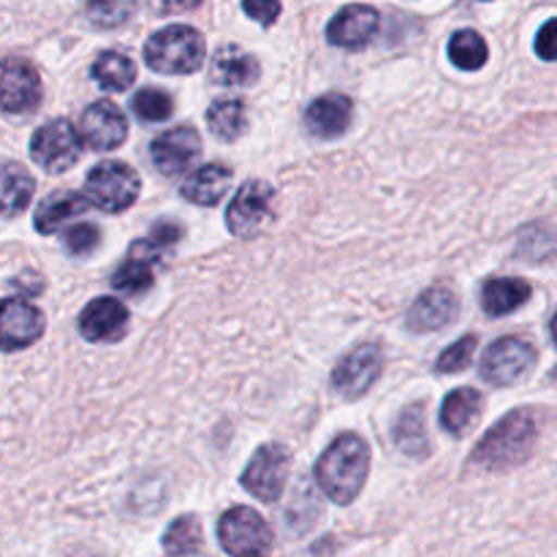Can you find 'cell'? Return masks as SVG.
<instances>
[{
	"mask_svg": "<svg viewBox=\"0 0 557 557\" xmlns=\"http://www.w3.org/2000/svg\"><path fill=\"white\" fill-rule=\"evenodd\" d=\"M479 411H482V395L462 386V389L451 392L441 406V428L451 435L468 433L479 419Z\"/></svg>",
	"mask_w": 557,
	"mask_h": 557,
	"instance_id": "cb8c5ba5",
	"label": "cell"
},
{
	"mask_svg": "<svg viewBox=\"0 0 557 557\" xmlns=\"http://www.w3.org/2000/svg\"><path fill=\"white\" fill-rule=\"evenodd\" d=\"M90 74H92V79L103 87V90L123 92V90H128L131 82L136 79V65H134V60L125 58L123 52H103L96 58Z\"/></svg>",
	"mask_w": 557,
	"mask_h": 557,
	"instance_id": "484cf974",
	"label": "cell"
},
{
	"mask_svg": "<svg viewBox=\"0 0 557 557\" xmlns=\"http://www.w3.org/2000/svg\"><path fill=\"white\" fill-rule=\"evenodd\" d=\"M272 199H275V190H272L264 180H248V183L234 194L232 205H228V232L237 234V237L243 239L259 237V234L275 221Z\"/></svg>",
	"mask_w": 557,
	"mask_h": 557,
	"instance_id": "8992f818",
	"label": "cell"
},
{
	"mask_svg": "<svg viewBox=\"0 0 557 557\" xmlns=\"http://www.w3.org/2000/svg\"><path fill=\"white\" fill-rule=\"evenodd\" d=\"M207 125H210V131L218 139L234 141L237 136L245 134V128H248L245 103L237 101V98H221V101H215L207 109Z\"/></svg>",
	"mask_w": 557,
	"mask_h": 557,
	"instance_id": "d4e9b609",
	"label": "cell"
},
{
	"mask_svg": "<svg viewBox=\"0 0 557 557\" xmlns=\"http://www.w3.org/2000/svg\"><path fill=\"white\" fill-rule=\"evenodd\" d=\"M82 136L69 120H52L41 125L30 139V156L47 172L60 174L79 161Z\"/></svg>",
	"mask_w": 557,
	"mask_h": 557,
	"instance_id": "ba28073f",
	"label": "cell"
},
{
	"mask_svg": "<svg viewBox=\"0 0 557 557\" xmlns=\"http://www.w3.org/2000/svg\"><path fill=\"white\" fill-rule=\"evenodd\" d=\"M98 243H101V232H98V226H92V223H79V226H74L65 234V250H69L71 256L92 253V250L98 248Z\"/></svg>",
	"mask_w": 557,
	"mask_h": 557,
	"instance_id": "d6a6232c",
	"label": "cell"
},
{
	"mask_svg": "<svg viewBox=\"0 0 557 557\" xmlns=\"http://www.w3.org/2000/svg\"><path fill=\"white\" fill-rule=\"evenodd\" d=\"M44 332V315L25 299H0V348L20 351L33 346Z\"/></svg>",
	"mask_w": 557,
	"mask_h": 557,
	"instance_id": "5bb4252c",
	"label": "cell"
},
{
	"mask_svg": "<svg viewBox=\"0 0 557 557\" xmlns=\"http://www.w3.org/2000/svg\"><path fill=\"white\" fill-rule=\"evenodd\" d=\"M536 54L542 60H557V20H549L542 30L536 33Z\"/></svg>",
	"mask_w": 557,
	"mask_h": 557,
	"instance_id": "d590c367",
	"label": "cell"
},
{
	"mask_svg": "<svg viewBox=\"0 0 557 557\" xmlns=\"http://www.w3.org/2000/svg\"><path fill=\"white\" fill-rule=\"evenodd\" d=\"M79 136L90 150H117L125 136H128V120H125L123 109L117 103L96 101L82 112Z\"/></svg>",
	"mask_w": 557,
	"mask_h": 557,
	"instance_id": "7c38bea8",
	"label": "cell"
},
{
	"mask_svg": "<svg viewBox=\"0 0 557 557\" xmlns=\"http://www.w3.org/2000/svg\"><path fill=\"white\" fill-rule=\"evenodd\" d=\"M460 313V299L449 286H433L413 302L408 313V330L413 332H435L449 326Z\"/></svg>",
	"mask_w": 557,
	"mask_h": 557,
	"instance_id": "e0dca14e",
	"label": "cell"
},
{
	"mask_svg": "<svg viewBox=\"0 0 557 557\" xmlns=\"http://www.w3.org/2000/svg\"><path fill=\"white\" fill-rule=\"evenodd\" d=\"M141 180L128 163L101 161L85 180V199L103 212H123L136 201Z\"/></svg>",
	"mask_w": 557,
	"mask_h": 557,
	"instance_id": "277c9868",
	"label": "cell"
},
{
	"mask_svg": "<svg viewBox=\"0 0 557 557\" xmlns=\"http://www.w3.org/2000/svg\"><path fill=\"white\" fill-rule=\"evenodd\" d=\"M87 11H90V16L98 22V25L114 27V25H120V22H125V16L134 11V5H128V3H96V5H90Z\"/></svg>",
	"mask_w": 557,
	"mask_h": 557,
	"instance_id": "e575fe53",
	"label": "cell"
},
{
	"mask_svg": "<svg viewBox=\"0 0 557 557\" xmlns=\"http://www.w3.org/2000/svg\"><path fill=\"white\" fill-rule=\"evenodd\" d=\"M201 156V139L194 128L188 125H177V128L166 131V134L156 136L150 145V158L156 169L166 177H180L188 172Z\"/></svg>",
	"mask_w": 557,
	"mask_h": 557,
	"instance_id": "4fadbf2b",
	"label": "cell"
},
{
	"mask_svg": "<svg viewBox=\"0 0 557 557\" xmlns=\"http://www.w3.org/2000/svg\"><path fill=\"white\" fill-rule=\"evenodd\" d=\"M539 424L531 411H511L473 449V466L482 471H509L533 455Z\"/></svg>",
	"mask_w": 557,
	"mask_h": 557,
	"instance_id": "7a4b0ae2",
	"label": "cell"
},
{
	"mask_svg": "<svg viewBox=\"0 0 557 557\" xmlns=\"http://www.w3.org/2000/svg\"><path fill=\"white\" fill-rule=\"evenodd\" d=\"M395 444L403 455L424 460L430 451L428 435H424V413L422 406H411L403 411V417L395 424Z\"/></svg>",
	"mask_w": 557,
	"mask_h": 557,
	"instance_id": "4316f807",
	"label": "cell"
},
{
	"mask_svg": "<svg viewBox=\"0 0 557 557\" xmlns=\"http://www.w3.org/2000/svg\"><path fill=\"white\" fill-rule=\"evenodd\" d=\"M490 49L476 30H457L449 41V60L462 71H476L487 63Z\"/></svg>",
	"mask_w": 557,
	"mask_h": 557,
	"instance_id": "f1b7e54d",
	"label": "cell"
},
{
	"mask_svg": "<svg viewBox=\"0 0 557 557\" xmlns=\"http://www.w3.org/2000/svg\"><path fill=\"white\" fill-rule=\"evenodd\" d=\"M288 468H292V451L281 444L261 446L253 455L250 466L243 473V487L264 504H275L286 487Z\"/></svg>",
	"mask_w": 557,
	"mask_h": 557,
	"instance_id": "9c48e42d",
	"label": "cell"
},
{
	"mask_svg": "<svg viewBox=\"0 0 557 557\" xmlns=\"http://www.w3.org/2000/svg\"><path fill=\"white\" fill-rule=\"evenodd\" d=\"M536 364V348L522 337H500L484 351L479 373L493 386H511L525 379Z\"/></svg>",
	"mask_w": 557,
	"mask_h": 557,
	"instance_id": "52a82bcc",
	"label": "cell"
},
{
	"mask_svg": "<svg viewBox=\"0 0 557 557\" xmlns=\"http://www.w3.org/2000/svg\"><path fill=\"white\" fill-rule=\"evenodd\" d=\"M379 33V11L373 5H346L332 16L330 27H326V38L330 44L341 49H362Z\"/></svg>",
	"mask_w": 557,
	"mask_h": 557,
	"instance_id": "2e32d148",
	"label": "cell"
},
{
	"mask_svg": "<svg viewBox=\"0 0 557 557\" xmlns=\"http://www.w3.org/2000/svg\"><path fill=\"white\" fill-rule=\"evenodd\" d=\"M221 547L232 557H267L272 549V528L250 506H234L218 522Z\"/></svg>",
	"mask_w": 557,
	"mask_h": 557,
	"instance_id": "5b68a950",
	"label": "cell"
},
{
	"mask_svg": "<svg viewBox=\"0 0 557 557\" xmlns=\"http://www.w3.org/2000/svg\"><path fill=\"white\" fill-rule=\"evenodd\" d=\"M152 264L156 261L150 259H141V256L128 253V259L114 270L112 275V286L117 288L120 294H128V297H139L145 294L147 288L152 286Z\"/></svg>",
	"mask_w": 557,
	"mask_h": 557,
	"instance_id": "83f0119b",
	"label": "cell"
},
{
	"mask_svg": "<svg viewBox=\"0 0 557 557\" xmlns=\"http://www.w3.org/2000/svg\"><path fill=\"white\" fill-rule=\"evenodd\" d=\"M79 332L90 343H117L128 332V308L112 297H98L82 310Z\"/></svg>",
	"mask_w": 557,
	"mask_h": 557,
	"instance_id": "9a60e30c",
	"label": "cell"
},
{
	"mask_svg": "<svg viewBox=\"0 0 557 557\" xmlns=\"http://www.w3.org/2000/svg\"><path fill=\"white\" fill-rule=\"evenodd\" d=\"M131 109H134L136 117L145 120V123H163V120L172 117L174 103L172 96H169L166 90H161V87H145V90L134 92Z\"/></svg>",
	"mask_w": 557,
	"mask_h": 557,
	"instance_id": "4dcf8cb0",
	"label": "cell"
},
{
	"mask_svg": "<svg viewBox=\"0 0 557 557\" xmlns=\"http://www.w3.org/2000/svg\"><path fill=\"white\" fill-rule=\"evenodd\" d=\"M199 547H201V522L190 515L177 517V520L166 528V533H163V549H166V555L183 557V555L196 553Z\"/></svg>",
	"mask_w": 557,
	"mask_h": 557,
	"instance_id": "f546056e",
	"label": "cell"
},
{
	"mask_svg": "<svg viewBox=\"0 0 557 557\" xmlns=\"http://www.w3.org/2000/svg\"><path fill=\"white\" fill-rule=\"evenodd\" d=\"M553 341H555V346H557V313H555V319H553Z\"/></svg>",
	"mask_w": 557,
	"mask_h": 557,
	"instance_id": "74e56055",
	"label": "cell"
},
{
	"mask_svg": "<svg viewBox=\"0 0 557 557\" xmlns=\"http://www.w3.org/2000/svg\"><path fill=\"white\" fill-rule=\"evenodd\" d=\"M33 194H36V180L25 166L20 163L0 166V215H20L22 210H27Z\"/></svg>",
	"mask_w": 557,
	"mask_h": 557,
	"instance_id": "603a6c76",
	"label": "cell"
},
{
	"mask_svg": "<svg viewBox=\"0 0 557 557\" xmlns=\"http://www.w3.org/2000/svg\"><path fill=\"white\" fill-rule=\"evenodd\" d=\"M243 11L248 16H253V20H259L261 25L270 27L272 22L277 20V14H281V3H253V0H245L243 3Z\"/></svg>",
	"mask_w": 557,
	"mask_h": 557,
	"instance_id": "8d00e7d4",
	"label": "cell"
},
{
	"mask_svg": "<svg viewBox=\"0 0 557 557\" xmlns=\"http://www.w3.org/2000/svg\"><path fill=\"white\" fill-rule=\"evenodd\" d=\"M531 283L520 281V277H495L487 281L482 288V308L484 313L498 319V315L515 313L517 308L531 299Z\"/></svg>",
	"mask_w": 557,
	"mask_h": 557,
	"instance_id": "7402d4cb",
	"label": "cell"
},
{
	"mask_svg": "<svg viewBox=\"0 0 557 557\" xmlns=\"http://www.w3.org/2000/svg\"><path fill=\"white\" fill-rule=\"evenodd\" d=\"M87 205H90V201L85 199V194H76V190H58V194H49L36 210V232L54 234L63 223H69L71 218L85 215Z\"/></svg>",
	"mask_w": 557,
	"mask_h": 557,
	"instance_id": "44dd1931",
	"label": "cell"
},
{
	"mask_svg": "<svg viewBox=\"0 0 557 557\" xmlns=\"http://www.w3.org/2000/svg\"><path fill=\"white\" fill-rule=\"evenodd\" d=\"M180 237H183V226H177V223H172V221H161L152 226L147 243H150L158 253H163V250H169L172 245H177Z\"/></svg>",
	"mask_w": 557,
	"mask_h": 557,
	"instance_id": "836d02e7",
	"label": "cell"
},
{
	"mask_svg": "<svg viewBox=\"0 0 557 557\" xmlns=\"http://www.w3.org/2000/svg\"><path fill=\"white\" fill-rule=\"evenodd\" d=\"M381 370H384V351L375 343H364L337 362L332 386L348 400H357L379 381Z\"/></svg>",
	"mask_w": 557,
	"mask_h": 557,
	"instance_id": "30bf717a",
	"label": "cell"
},
{
	"mask_svg": "<svg viewBox=\"0 0 557 557\" xmlns=\"http://www.w3.org/2000/svg\"><path fill=\"white\" fill-rule=\"evenodd\" d=\"M210 76L221 87H250L253 82H259V63H256L253 54L228 44V47L218 49L215 58H212Z\"/></svg>",
	"mask_w": 557,
	"mask_h": 557,
	"instance_id": "d6986e66",
	"label": "cell"
},
{
	"mask_svg": "<svg viewBox=\"0 0 557 557\" xmlns=\"http://www.w3.org/2000/svg\"><path fill=\"white\" fill-rule=\"evenodd\" d=\"M205 36L190 25H166L150 36L145 63L158 74H194L205 63Z\"/></svg>",
	"mask_w": 557,
	"mask_h": 557,
	"instance_id": "3957f363",
	"label": "cell"
},
{
	"mask_svg": "<svg viewBox=\"0 0 557 557\" xmlns=\"http://www.w3.org/2000/svg\"><path fill=\"white\" fill-rule=\"evenodd\" d=\"M41 103V76L27 60L9 58L0 63V109L27 114Z\"/></svg>",
	"mask_w": 557,
	"mask_h": 557,
	"instance_id": "8fae6325",
	"label": "cell"
},
{
	"mask_svg": "<svg viewBox=\"0 0 557 557\" xmlns=\"http://www.w3.org/2000/svg\"><path fill=\"white\" fill-rule=\"evenodd\" d=\"M370 471V449L357 433L337 435L315 462V479L335 504H351L362 493Z\"/></svg>",
	"mask_w": 557,
	"mask_h": 557,
	"instance_id": "6da1fadb",
	"label": "cell"
},
{
	"mask_svg": "<svg viewBox=\"0 0 557 557\" xmlns=\"http://www.w3.org/2000/svg\"><path fill=\"white\" fill-rule=\"evenodd\" d=\"M476 346H479L476 335L460 337V341L451 343V346L441 354L438 362H435V370H438V373H462V370L473 362V351H476Z\"/></svg>",
	"mask_w": 557,
	"mask_h": 557,
	"instance_id": "1f68e13d",
	"label": "cell"
},
{
	"mask_svg": "<svg viewBox=\"0 0 557 557\" xmlns=\"http://www.w3.org/2000/svg\"><path fill=\"white\" fill-rule=\"evenodd\" d=\"M354 117L351 98L343 92H326V96L315 98L305 112V125L315 139H337L348 131Z\"/></svg>",
	"mask_w": 557,
	"mask_h": 557,
	"instance_id": "ac0fdd59",
	"label": "cell"
},
{
	"mask_svg": "<svg viewBox=\"0 0 557 557\" xmlns=\"http://www.w3.org/2000/svg\"><path fill=\"white\" fill-rule=\"evenodd\" d=\"M232 188V169L226 163H207L183 183V196L199 207H215Z\"/></svg>",
	"mask_w": 557,
	"mask_h": 557,
	"instance_id": "ffe728a7",
	"label": "cell"
}]
</instances>
